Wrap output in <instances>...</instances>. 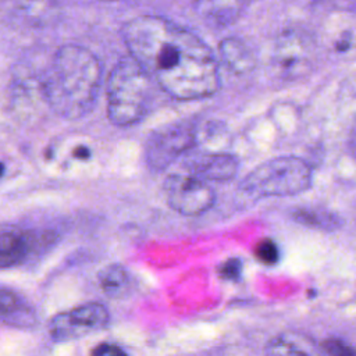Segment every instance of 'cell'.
Segmentation results:
<instances>
[{"label": "cell", "instance_id": "4", "mask_svg": "<svg viewBox=\"0 0 356 356\" xmlns=\"http://www.w3.org/2000/svg\"><path fill=\"white\" fill-rule=\"evenodd\" d=\"M312 167L295 156L267 160L253 168L241 182V193L252 200L271 196H293L312 186Z\"/></svg>", "mask_w": 356, "mask_h": 356}, {"label": "cell", "instance_id": "18", "mask_svg": "<svg viewBox=\"0 0 356 356\" xmlns=\"http://www.w3.org/2000/svg\"><path fill=\"white\" fill-rule=\"evenodd\" d=\"M90 356H128V353L115 343L102 342L92 349Z\"/></svg>", "mask_w": 356, "mask_h": 356}, {"label": "cell", "instance_id": "6", "mask_svg": "<svg viewBox=\"0 0 356 356\" xmlns=\"http://www.w3.org/2000/svg\"><path fill=\"white\" fill-rule=\"evenodd\" d=\"M167 203L182 216H199L216 203V193L209 182L189 174H171L164 181Z\"/></svg>", "mask_w": 356, "mask_h": 356}, {"label": "cell", "instance_id": "5", "mask_svg": "<svg viewBox=\"0 0 356 356\" xmlns=\"http://www.w3.org/2000/svg\"><path fill=\"white\" fill-rule=\"evenodd\" d=\"M195 142L196 131L192 122L179 121L164 125L153 131L146 140V164L154 171H161L193 147Z\"/></svg>", "mask_w": 356, "mask_h": 356}, {"label": "cell", "instance_id": "20", "mask_svg": "<svg viewBox=\"0 0 356 356\" xmlns=\"http://www.w3.org/2000/svg\"><path fill=\"white\" fill-rule=\"evenodd\" d=\"M75 156L78 159H88L89 157V150L86 147H79V149H76Z\"/></svg>", "mask_w": 356, "mask_h": 356}, {"label": "cell", "instance_id": "8", "mask_svg": "<svg viewBox=\"0 0 356 356\" xmlns=\"http://www.w3.org/2000/svg\"><path fill=\"white\" fill-rule=\"evenodd\" d=\"M110 321L104 305L89 302L56 314L49 324V334L54 341H72L102 331Z\"/></svg>", "mask_w": 356, "mask_h": 356}, {"label": "cell", "instance_id": "10", "mask_svg": "<svg viewBox=\"0 0 356 356\" xmlns=\"http://www.w3.org/2000/svg\"><path fill=\"white\" fill-rule=\"evenodd\" d=\"M250 3L252 0H192L195 13L217 28L234 24Z\"/></svg>", "mask_w": 356, "mask_h": 356}, {"label": "cell", "instance_id": "17", "mask_svg": "<svg viewBox=\"0 0 356 356\" xmlns=\"http://www.w3.org/2000/svg\"><path fill=\"white\" fill-rule=\"evenodd\" d=\"M323 348L327 356H355L353 349L346 342L337 338L327 339L323 343Z\"/></svg>", "mask_w": 356, "mask_h": 356}, {"label": "cell", "instance_id": "1", "mask_svg": "<svg viewBox=\"0 0 356 356\" xmlns=\"http://www.w3.org/2000/svg\"><path fill=\"white\" fill-rule=\"evenodd\" d=\"M121 35L129 56L172 99L199 100L218 90V61L192 31L160 15H138Z\"/></svg>", "mask_w": 356, "mask_h": 356}, {"label": "cell", "instance_id": "14", "mask_svg": "<svg viewBox=\"0 0 356 356\" xmlns=\"http://www.w3.org/2000/svg\"><path fill=\"white\" fill-rule=\"evenodd\" d=\"M99 285L108 298H122L131 288L129 273L120 264H108L97 274Z\"/></svg>", "mask_w": 356, "mask_h": 356}, {"label": "cell", "instance_id": "13", "mask_svg": "<svg viewBox=\"0 0 356 356\" xmlns=\"http://www.w3.org/2000/svg\"><path fill=\"white\" fill-rule=\"evenodd\" d=\"M266 356H321V353L307 337L296 332H285L267 342Z\"/></svg>", "mask_w": 356, "mask_h": 356}, {"label": "cell", "instance_id": "21", "mask_svg": "<svg viewBox=\"0 0 356 356\" xmlns=\"http://www.w3.org/2000/svg\"><path fill=\"white\" fill-rule=\"evenodd\" d=\"M3 171H4V165L0 163V175L3 174Z\"/></svg>", "mask_w": 356, "mask_h": 356}, {"label": "cell", "instance_id": "3", "mask_svg": "<svg viewBox=\"0 0 356 356\" xmlns=\"http://www.w3.org/2000/svg\"><path fill=\"white\" fill-rule=\"evenodd\" d=\"M153 81L128 54L113 67L106 88L107 117L118 127L139 122L152 102Z\"/></svg>", "mask_w": 356, "mask_h": 356}, {"label": "cell", "instance_id": "2", "mask_svg": "<svg viewBox=\"0 0 356 356\" xmlns=\"http://www.w3.org/2000/svg\"><path fill=\"white\" fill-rule=\"evenodd\" d=\"M102 82L97 57L79 44H63L51 57L43 79L49 107L60 117L76 120L95 106Z\"/></svg>", "mask_w": 356, "mask_h": 356}, {"label": "cell", "instance_id": "15", "mask_svg": "<svg viewBox=\"0 0 356 356\" xmlns=\"http://www.w3.org/2000/svg\"><path fill=\"white\" fill-rule=\"evenodd\" d=\"M22 300L17 292L10 288L0 286V318H10L19 313Z\"/></svg>", "mask_w": 356, "mask_h": 356}, {"label": "cell", "instance_id": "16", "mask_svg": "<svg viewBox=\"0 0 356 356\" xmlns=\"http://www.w3.org/2000/svg\"><path fill=\"white\" fill-rule=\"evenodd\" d=\"M254 256L264 264H274L280 259L278 246L271 239H263L256 245Z\"/></svg>", "mask_w": 356, "mask_h": 356}, {"label": "cell", "instance_id": "19", "mask_svg": "<svg viewBox=\"0 0 356 356\" xmlns=\"http://www.w3.org/2000/svg\"><path fill=\"white\" fill-rule=\"evenodd\" d=\"M241 270H242L241 261L236 260V259H231V260H227V261L221 266L220 274H221V277H224V278L235 280V278L239 277Z\"/></svg>", "mask_w": 356, "mask_h": 356}, {"label": "cell", "instance_id": "9", "mask_svg": "<svg viewBox=\"0 0 356 356\" xmlns=\"http://www.w3.org/2000/svg\"><path fill=\"white\" fill-rule=\"evenodd\" d=\"M238 160L232 154L213 153L202 154L191 160L189 174L206 182H222L232 179L238 172Z\"/></svg>", "mask_w": 356, "mask_h": 356}, {"label": "cell", "instance_id": "12", "mask_svg": "<svg viewBox=\"0 0 356 356\" xmlns=\"http://www.w3.org/2000/svg\"><path fill=\"white\" fill-rule=\"evenodd\" d=\"M218 54L225 68L236 75H245L254 68V56L238 38H225L218 44Z\"/></svg>", "mask_w": 356, "mask_h": 356}, {"label": "cell", "instance_id": "7", "mask_svg": "<svg viewBox=\"0 0 356 356\" xmlns=\"http://www.w3.org/2000/svg\"><path fill=\"white\" fill-rule=\"evenodd\" d=\"M277 72L288 79L300 78L310 72L314 60V42L302 31L288 28L277 38L273 51Z\"/></svg>", "mask_w": 356, "mask_h": 356}, {"label": "cell", "instance_id": "11", "mask_svg": "<svg viewBox=\"0 0 356 356\" xmlns=\"http://www.w3.org/2000/svg\"><path fill=\"white\" fill-rule=\"evenodd\" d=\"M29 249L28 232L17 225L0 222V268L19 264L26 259Z\"/></svg>", "mask_w": 356, "mask_h": 356}]
</instances>
